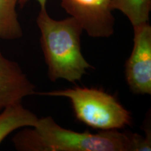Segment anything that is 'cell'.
I'll list each match as a JSON object with an SVG mask.
<instances>
[{"label": "cell", "instance_id": "1", "mask_svg": "<svg viewBox=\"0 0 151 151\" xmlns=\"http://www.w3.org/2000/svg\"><path fill=\"white\" fill-rule=\"evenodd\" d=\"M141 137L118 129L96 134L75 132L47 116L39 118L36 127L18 132L12 141L20 151H139Z\"/></svg>", "mask_w": 151, "mask_h": 151}, {"label": "cell", "instance_id": "2", "mask_svg": "<svg viewBox=\"0 0 151 151\" xmlns=\"http://www.w3.org/2000/svg\"><path fill=\"white\" fill-rule=\"evenodd\" d=\"M36 22L49 79L52 82L64 79L73 83L80 81L93 67L81 51L83 29L79 22L71 16L55 20L46 9H41Z\"/></svg>", "mask_w": 151, "mask_h": 151}, {"label": "cell", "instance_id": "3", "mask_svg": "<svg viewBox=\"0 0 151 151\" xmlns=\"http://www.w3.org/2000/svg\"><path fill=\"white\" fill-rule=\"evenodd\" d=\"M39 94L67 98L77 120L93 129L118 130L132 121L131 113L114 96L97 88L75 87Z\"/></svg>", "mask_w": 151, "mask_h": 151}, {"label": "cell", "instance_id": "4", "mask_svg": "<svg viewBox=\"0 0 151 151\" xmlns=\"http://www.w3.org/2000/svg\"><path fill=\"white\" fill-rule=\"evenodd\" d=\"M134 45L125 63V79L133 94H151V26H134Z\"/></svg>", "mask_w": 151, "mask_h": 151}, {"label": "cell", "instance_id": "5", "mask_svg": "<svg viewBox=\"0 0 151 151\" xmlns=\"http://www.w3.org/2000/svg\"><path fill=\"white\" fill-rule=\"evenodd\" d=\"M61 6L90 37L109 38L114 33L111 0H61Z\"/></svg>", "mask_w": 151, "mask_h": 151}, {"label": "cell", "instance_id": "6", "mask_svg": "<svg viewBox=\"0 0 151 151\" xmlns=\"http://www.w3.org/2000/svg\"><path fill=\"white\" fill-rule=\"evenodd\" d=\"M35 88L20 66L6 58L0 50V111L37 94Z\"/></svg>", "mask_w": 151, "mask_h": 151}, {"label": "cell", "instance_id": "7", "mask_svg": "<svg viewBox=\"0 0 151 151\" xmlns=\"http://www.w3.org/2000/svg\"><path fill=\"white\" fill-rule=\"evenodd\" d=\"M39 118L21 102L5 107L0 113V144L13 132L23 127H35Z\"/></svg>", "mask_w": 151, "mask_h": 151}, {"label": "cell", "instance_id": "8", "mask_svg": "<svg viewBox=\"0 0 151 151\" xmlns=\"http://www.w3.org/2000/svg\"><path fill=\"white\" fill-rule=\"evenodd\" d=\"M18 0H0V39L15 40L22 37L16 5Z\"/></svg>", "mask_w": 151, "mask_h": 151}, {"label": "cell", "instance_id": "9", "mask_svg": "<svg viewBox=\"0 0 151 151\" xmlns=\"http://www.w3.org/2000/svg\"><path fill=\"white\" fill-rule=\"evenodd\" d=\"M111 8L122 12L134 27L148 22L151 0H111Z\"/></svg>", "mask_w": 151, "mask_h": 151}, {"label": "cell", "instance_id": "10", "mask_svg": "<svg viewBox=\"0 0 151 151\" xmlns=\"http://www.w3.org/2000/svg\"><path fill=\"white\" fill-rule=\"evenodd\" d=\"M29 0H18V4L20 5V6L22 7L27 4ZM40 5L41 9H46V4L48 0H37Z\"/></svg>", "mask_w": 151, "mask_h": 151}]
</instances>
